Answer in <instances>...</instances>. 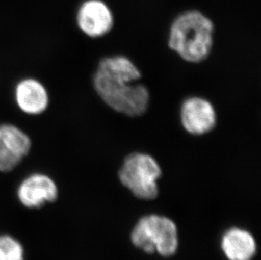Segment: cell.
Segmentation results:
<instances>
[{
    "instance_id": "obj_1",
    "label": "cell",
    "mask_w": 261,
    "mask_h": 260,
    "mask_svg": "<svg viewBox=\"0 0 261 260\" xmlns=\"http://www.w3.org/2000/svg\"><path fill=\"white\" fill-rule=\"evenodd\" d=\"M141 73L124 56L106 57L99 62L94 74L95 91L104 103L117 113L128 117L145 114L150 103V93L136 82Z\"/></svg>"
},
{
    "instance_id": "obj_2",
    "label": "cell",
    "mask_w": 261,
    "mask_h": 260,
    "mask_svg": "<svg viewBox=\"0 0 261 260\" xmlns=\"http://www.w3.org/2000/svg\"><path fill=\"white\" fill-rule=\"evenodd\" d=\"M214 30L212 20L204 14L198 10H188L172 23L168 47L185 61L201 63L212 52Z\"/></svg>"
},
{
    "instance_id": "obj_3",
    "label": "cell",
    "mask_w": 261,
    "mask_h": 260,
    "mask_svg": "<svg viewBox=\"0 0 261 260\" xmlns=\"http://www.w3.org/2000/svg\"><path fill=\"white\" fill-rule=\"evenodd\" d=\"M162 170L151 155L131 153L125 157L118 176L123 185L140 199H153L158 196L156 181Z\"/></svg>"
},
{
    "instance_id": "obj_4",
    "label": "cell",
    "mask_w": 261,
    "mask_h": 260,
    "mask_svg": "<svg viewBox=\"0 0 261 260\" xmlns=\"http://www.w3.org/2000/svg\"><path fill=\"white\" fill-rule=\"evenodd\" d=\"M135 245L146 253L170 256L177 247V228L173 221L162 216H150L139 221L132 232Z\"/></svg>"
},
{
    "instance_id": "obj_5",
    "label": "cell",
    "mask_w": 261,
    "mask_h": 260,
    "mask_svg": "<svg viewBox=\"0 0 261 260\" xmlns=\"http://www.w3.org/2000/svg\"><path fill=\"white\" fill-rule=\"evenodd\" d=\"M31 149L32 140L25 131L11 123L0 124V172L12 171Z\"/></svg>"
},
{
    "instance_id": "obj_6",
    "label": "cell",
    "mask_w": 261,
    "mask_h": 260,
    "mask_svg": "<svg viewBox=\"0 0 261 260\" xmlns=\"http://www.w3.org/2000/svg\"><path fill=\"white\" fill-rule=\"evenodd\" d=\"M180 120L189 134L200 136L214 129L217 124V113L206 99L192 96L182 102Z\"/></svg>"
},
{
    "instance_id": "obj_7",
    "label": "cell",
    "mask_w": 261,
    "mask_h": 260,
    "mask_svg": "<svg viewBox=\"0 0 261 260\" xmlns=\"http://www.w3.org/2000/svg\"><path fill=\"white\" fill-rule=\"evenodd\" d=\"M76 23L87 37L98 38L111 32L114 27V15L102 0H86L78 9Z\"/></svg>"
},
{
    "instance_id": "obj_8",
    "label": "cell",
    "mask_w": 261,
    "mask_h": 260,
    "mask_svg": "<svg viewBox=\"0 0 261 260\" xmlns=\"http://www.w3.org/2000/svg\"><path fill=\"white\" fill-rule=\"evenodd\" d=\"M20 203L28 208H39L45 203L55 201L58 187L47 175L34 173L23 180L17 190Z\"/></svg>"
},
{
    "instance_id": "obj_9",
    "label": "cell",
    "mask_w": 261,
    "mask_h": 260,
    "mask_svg": "<svg viewBox=\"0 0 261 260\" xmlns=\"http://www.w3.org/2000/svg\"><path fill=\"white\" fill-rule=\"evenodd\" d=\"M15 99L18 108L28 115L42 114L49 104L47 89L33 78L24 79L18 82L15 88Z\"/></svg>"
},
{
    "instance_id": "obj_10",
    "label": "cell",
    "mask_w": 261,
    "mask_h": 260,
    "mask_svg": "<svg viewBox=\"0 0 261 260\" xmlns=\"http://www.w3.org/2000/svg\"><path fill=\"white\" fill-rule=\"evenodd\" d=\"M222 248L230 260H249L255 253V242L249 232L232 229L224 236Z\"/></svg>"
},
{
    "instance_id": "obj_11",
    "label": "cell",
    "mask_w": 261,
    "mask_h": 260,
    "mask_svg": "<svg viewBox=\"0 0 261 260\" xmlns=\"http://www.w3.org/2000/svg\"><path fill=\"white\" fill-rule=\"evenodd\" d=\"M24 248L15 238L0 236V260H24Z\"/></svg>"
}]
</instances>
